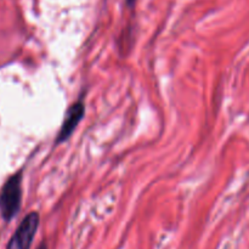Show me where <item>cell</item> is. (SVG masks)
Listing matches in <instances>:
<instances>
[{
    "instance_id": "1",
    "label": "cell",
    "mask_w": 249,
    "mask_h": 249,
    "mask_svg": "<svg viewBox=\"0 0 249 249\" xmlns=\"http://www.w3.org/2000/svg\"><path fill=\"white\" fill-rule=\"evenodd\" d=\"M22 201V173L12 175L0 194V213L5 221H10L21 208Z\"/></svg>"
},
{
    "instance_id": "2",
    "label": "cell",
    "mask_w": 249,
    "mask_h": 249,
    "mask_svg": "<svg viewBox=\"0 0 249 249\" xmlns=\"http://www.w3.org/2000/svg\"><path fill=\"white\" fill-rule=\"evenodd\" d=\"M39 228V214L31 212L23 218L7 243L6 249H29Z\"/></svg>"
},
{
    "instance_id": "3",
    "label": "cell",
    "mask_w": 249,
    "mask_h": 249,
    "mask_svg": "<svg viewBox=\"0 0 249 249\" xmlns=\"http://www.w3.org/2000/svg\"><path fill=\"white\" fill-rule=\"evenodd\" d=\"M84 112L85 106L84 104H83L82 100L74 102V104L67 109L62 125H61L60 131H58L57 134L56 143L63 142V141H66L71 135H72L73 131L75 130L77 125L80 123L83 117H84Z\"/></svg>"
},
{
    "instance_id": "4",
    "label": "cell",
    "mask_w": 249,
    "mask_h": 249,
    "mask_svg": "<svg viewBox=\"0 0 249 249\" xmlns=\"http://www.w3.org/2000/svg\"><path fill=\"white\" fill-rule=\"evenodd\" d=\"M38 249H48V247H46V246H45V243H41V245L39 246Z\"/></svg>"
},
{
    "instance_id": "5",
    "label": "cell",
    "mask_w": 249,
    "mask_h": 249,
    "mask_svg": "<svg viewBox=\"0 0 249 249\" xmlns=\"http://www.w3.org/2000/svg\"><path fill=\"white\" fill-rule=\"evenodd\" d=\"M134 1H135V0H128L129 5H131V4H133V2H134Z\"/></svg>"
}]
</instances>
